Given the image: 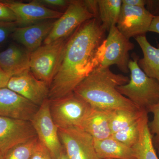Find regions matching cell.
Listing matches in <instances>:
<instances>
[{"label":"cell","instance_id":"1","mask_svg":"<svg viewBox=\"0 0 159 159\" xmlns=\"http://www.w3.org/2000/svg\"><path fill=\"white\" fill-rule=\"evenodd\" d=\"M106 31L98 19L83 23L68 38L60 64L49 87L48 99L72 93L83 80L100 66Z\"/></svg>","mask_w":159,"mask_h":159},{"label":"cell","instance_id":"2","mask_svg":"<svg viewBox=\"0 0 159 159\" xmlns=\"http://www.w3.org/2000/svg\"><path fill=\"white\" fill-rule=\"evenodd\" d=\"M129 79L122 74H115L110 67H99L77 86L74 93L93 108L111 111L139 109L117 89L127 84Z\"/></svg>","mask_w":159,"mask_h":159},{"label":"cell","instance_id":"3","mask_svg":"<svg viewBox=\"0 0 159 159\" xmlns=\"http://www.w3.org/2000/svg\"><path fill=\"white\" fill-rule=\"evenodd\" d=\"M129 63L130 79L126 84L117 87L122 95L127 98L139 109L146 111L159 101V82L148 77L138 65L139 57L132 55Z\"/></svg>","mask_w":159,"mask_h":159},{"label":"cell","instance_id":"4","mask_svg":"<svg viewBox=\"0 0 159 159\" xmlns=\"http://www.w3.org/2000/svg\"><path fill=\"white\" fill-rule=\"evenodd\" d=\"M68 38L44 44L30 54V71L49 87L59 68Z\"/></svg>","mask_w":159,"mask_h":159},{"label":"cell","instance_id":"5","mask_svg":"<svg viewBox=\"0 0 159 159\" xmlns=\"http://www.w3.org/2000/svg\"><path fill=\"white\" fill-rule=\"evenodd\" d=\"M49 100L51 116L58 128H81L92 109L87 102L74 93Z\"/></svg>","mask_w":159,"mask_h":159},{"label":"cell","instance_id":"6","mask_svg":"<svg viewBox=\"0 0 159 159\" xmlns=\"http://www.w3.org/2000/svg\"><path fill=\"white\" fill-rule=\"evenodd\" d=\"M93 18L95 17L89 11L84 1H70L66 11L55 20L51 31L43 41L44 44L67 38L79 26Z\"/></svg>","mask_w":159,"mask_h":159},{"label":"cell","instance_id":"7","mask_svg":"<svg viewBox=\"0 0 159 159\" xmlns=\"http://www.w3.org/2000/svg\"><path fill=\"white\" fill-rule=\"evenodd\" d=\"M31 122L39 142L48 149L53 159L57 158L64 149L60 140L58 127L51 116L48 99L40 106Z\"/></svg>","mask_w":159,"mask_h":159},{"label":"cell","instance_id":"8","mask_svg":"<svg viewBox=\"0 0 159 159\" xmlns=\"http://www.w3.org/2000/svg\"><path fill=\"white\" fill-rule=\"evenodd\" d=\"M104 54L99 67H110L116 65L123 73H129V51L134 48L135 46L119 31L116 25L110 29L104 40Z\"/></svg>","mask_w":159,"mask_h":159},{"label":"cell","instance_id":"9","mask_svg":"<svg viewBox=\"0 0 159 159\" xmlns=\"http://www.w3.org/2000/svg\"><path fill=\"white\" fill-rule=\"evenodd\" d=\"M58 135L69 159H99L93 139L82 129L58 128Z\"/></svg>","mask_w":159,"mask_h":159},{"label":"cell","instance_id":"10","mask_svg":"<svg viewBox=\"0 0 159 159\" xmlns=\"http://www.w3.org/2000/svg\"><path fill=\"white\" fill-rule=\"evenodd\" d=\"M36 137L31 121L0 116V151L4 156L11 148Z\"/></svg>","mask_w":159,"mask_h":159},{"label":"cell","instance_id":"11","mask_svg":"<svg viewBox=\"0 0 159 159\" xmlns=\"http://www.w3.org/2000/svg\"><path fill=\"white\" fill-rule=\"evenodd\" d=\"M153 18L145 7L122 4L116 27L123 35L130 39L145 35L148 32Z\"/></svg>","mask_w":159,"mask_h":159},{"label":"cell","instance_id":"12","mask_svg":"<svg viewBox=\"0 0 159 159\" xmlns=\"http://www.w3.org/2000/svg\"><path fill=\"white\" fill-rule=\"evenodd\" d=\"M14 12L18 27L29 26L50 20H57L63 12L49 9L38 1L29 3L15 1H3Z\"/></svg>","mask_w":159,"mask_h":159},{"label":"cell","instance_id":"13","mask_svg":"<svg viewBox=\"0 0 159 159\" xmlns=\"http://www.w3.org/2000/svg\"><path fill=\"white\" fill-rule=\"evenodd\" d=\"M7 88L39 107L48 99L49 87L34 77L30 70L11 77Z\"/></svg>","mask_w":159,"mask_h":159},{"label":"cell","instance_id":"14","mask_svg":"<svg viewBox=\"0 0 159 159\" xmlns=\"http://www.w3.org/2000/svg\"><path fill=\"white\" fill-rule=\"evenodd\" d=\"M39 108L8 88L0 89V116L31 121Z\"/></svg>","mask_w":159,"mask_h":159},{"label":"cell","instance_id":"15","mask_svg":"<svg viewBox=\"0 0 159 159\" xmlns=\"http://www.w3.org/2000/svg\"><path fill=\"white\" fill-rule=\"evenodd\" d=\"M56 20H47L25 27H18L11 36L30 53L41 46Z\"/></svg>","mask_w":159,"mask_h":159},{"label":"cell","instance_id":"16","mask_svg":"<svg viewBox=\"0 0 159 159\" xmlns=\"http://www.w3.org/2000/svg\"><path fill=\"white\" fill-rule=\"evenodd\" d=\"M30 54L25 48L10 45L0 52V69L11 77L30 70Z\"/></svg>","mask_w":159,"mask_h":159},{"label":"cell","instance_id":"17","mask_svg":"<svg viewBox=\"0 0 159 159\" xmlns=\"http://www.w3.org/2000/svg\"><path fill=\"white\" fill-rule=\"evenodd\" d=\"M111 111L92 107L81 128L90 135L94 141L111 137Z\"/></svg>","mask_w":159,"mask_h":159},{"label":"cell","instance_id":"18","mask_svg":"<svg viewBox=\"0 0 159 159\" xmlns=\"http://www.w3.org/2000/svg\"><path fill=\"white\" fill-rule=\"evenodd\" d=\"M94 146L99 159H137L133 148L112 137L94 141Z\"/></svg>","mask_w":159,"mask_h":159},{"label":"cell","instance_id":"19","mask_svg":"<svg viewBox=\"0 0 159 159\" xmlns=\"http://www.w3.org/2000/svg\"><path fill=\"white\" fill-rule=\"evenodd\" d=\"M135 39L143 54V57L138 60L139 66L148 77L159 82V47L152 45L145 35L138 36Z\"/></svg>","mask_w":159,"mask_h":159},{"label":"cell","instance_id":"20","mask_svg":"<svg viewBox=\"0 0 159 159\" xmlns=\"http://www.w3.org/2000/svg\"><path fill=\"white\" fill-rule=\"evenodd\" d=\"M98 3L99 21L108 32L112 26L116 25L122 7V0H98Z\"/></svg>","mask_w":159,"mask_h":159},{"label":"cell","instance_id":"21","mask_svg":"<svg viewBox=\"0 0 159 159\" xmlns=\"http://www.w3.org/2000/svg\"><path fill=\"white\" fill-rule=\"evenodd\" d=\"M146 113H148V112L140 109L112 111L111 120L112 135L133 124Z\"/></svg>","mask_w":159,"mask_h":159},{"label":"cell","instance_id":"22","mask_svg":"<svg viewBox=\"0 0 159 159\" xmlns=\"http://www.w3.org/2000/svg\"><path fill=\"white\" fill-rule=\"evenodd\" d=\"M148 114H145L126 128L114 134L111 137L126 146L133 148L139 142L143 126L148 122Z\"/></svg>","mask_w":159,"mask_h":159},{"label":"cell","instance_id":"23","mask_svg":"<svg viewBox=\"0 0 159 159\" xmlns=\"http://www.w3.org/2000/svg\"><path fill=\"white\" fill-rule=\"evenodd\" d=\"M148 123L143 126L139 142L133 148L137 159H159L155 149Z\"/></svg>","mask_w":159,"mask_h":159},{"label":"cell","instance_id":"24","mask_svg":"<svg viewBox=\"0 0 159 159\" xmlns=\"http://www.w3.org/2000/svg\"><path fill=\"white\" fill-rule=\"evenodd\" d=\"M38 141L36 137L15 146L5 154L4 159H30Z\"/></svg>","mask_w":159,"mask_h":159},{"label":"cell","instance_id":"25","mask_svg":"<svg viewBox=\"0 0 159 159\" xmlns=\"http://www.w3.org/2000/svg\"><path fill=\"white\" fill-rule=\"evenodd\" d=\"M148 113L153 115V120L148 123V127L152 135L154 147L159 149V101L156 104L151 107Z\"/></svg>","mask_w":159,"mask_h":159},{"label":"cell","instance_id":"26","mask_svg":"<svg viewBox=\"0 0 159 159\" xmlns=\"http://www.w3.org/2000/svg\"><path fill=\"white\" fill-rule=\"evenodd\" d=\"M18 27L16 22L0 21V44L5 42Z\"/></svg>","mask_w":159,"mask_h":159},{"label":"cell","instance_id":"27","mask_svg":"<svg viewBox=\"0 0 159 159\" xmlns=\"http://www.w3.org/2000/svg\"><path fill=\"white\" fill-rule=\"evenodd\" d=\"M14 12L3 2L0 1V21L16 22Z\"/></svg>","mask_w":159,"mask_h":159},{"label":"cell","instance_id":"28","mask_svg":"<svg viewBox=\"0 0 159 159\" xmlns=\"http://www.w3.org/2000/svg\"><path fill=\"white\" fill-rule=\"evenodd\" d=\"M30 159H53L48 149L38 141Z\"/></svg>","mask_w":159,"mask_h":159},{"label":"cell","instance_id":"29","mask_svg":"<svg viewBox=\"0 0 159 159\" xmlns=\"http://www.w3.org/2000/svg\"><path fill=\"white\" fill-rule=\"evenodd\" d=\"M145 8L154 17L159 16V0H145Z\"/></svg>","mask_w":159,"mask_h":159},{"label":"cell","instance_id":"30","mask_svg":"<svg viewBox=\"0 0 159 159\" xmlns=\"http://www.w3.org/2000/svg\"><path fill=\"white\" fill-rule=\"evenodd\" d=\"M84 2L89 11L94 16L95 18L99 20L98 0H85Z\"/></svg>","mask_w":159,"mask_h":159},{"label":"cell","instance_id":"31","mask_svg":"<svg viewBox=\"0 0 159 159\" xmlns=\"http://www.w3.org/2000/svg\"><path fill=\"white\" fill-rule=\"evenodd\" d=\"M44 6H48L55 7H67L70 1L66 0H40L38 1Z\"/></svg>","mask_w":159,"mask_h":159},{"label":"cell","instance_id":"32","mask_svg":"<svg viewBox=\"0 0 159 159\" xmlns=\"http://www.w3.org/2000/svg\"><path fill=\"white\" fill-rule=\"evenodd\" d=\"M11 77L0 69V89L7 87L9 79Z\"/></svg>","mask_w":159,"mask_h":159},{"label":"cell","instance_id":"33","mask_svg":"<svg viewBox=\"0 0 159 159\" xmlns=\"http://www.w3.org/2000/svg\"><path fill=\"white\" fill-rule=\"evenodd\" d=\"M122 2L123 5L145 7V0H122Z\"/></svg>","mask_w":159,"mask_h":159},{"label":"cell","instance_id":"34","mask_svg":"<svg viewBox=\"0 0 159 159\" xmlns=\"http://www.w3.org/2000/svg\"><path fill=\"white\" fill-rule=\"evenodd\" d=\"M148 32H154L159 34V16L154 17Z\"/></svg>","mask_w":159,"mask_h":159},{"label":"cell","instance_id":"35","mask_svg":"<svg viewBox=\"0 0 159 159\" xmlns=\"http://www.w3.org/2000/svg\"><path fill=\"white\" fill-rule=\"evenodd\" d=\"M56 159H69L67 157L66 155L65 151L63 152L58 157H57Z\"/></svg>","mask_w":159,"mask_h":159},{"label":"cell","instance_id":"36","mask_svg":"<svg viewBox=\"0 0 159 159\" xmlns=\"http://www.w3.org/2000/svg\"><path fill=\"white\" fill-rule=\"evenodd\" d=\"M4 155H3L2 152L0 151V159H4Z\"/></svg>","mask_w":159,"mask_h":159},{"label":"cell","instance_id":"37","mask_svg":"<svg viewBox=\"0 0 159 159\" xmlns=\"http://www.w3.org/2000/svg\"><path fill=\"white\" fill-rule=\"evenodd\" d=\"M158 154H159V149H158Z\"/></svg>","mask_w":159,"mask_h":159},{"label":"cell","instance_id":"38","mask_svg":"<svg viewBox=\"0 0 159 159\" xmlns=\"http://www.w3.org/2000/svg\"></svg>","mask_w":159,"mask_h":159}]
</instances>
